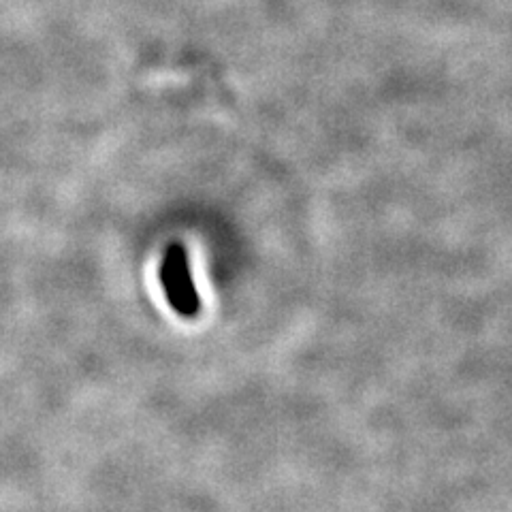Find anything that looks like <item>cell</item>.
Instances as JSON below:
<instances>
[{"mask_svg": "<svg viewBox=\"0 0 512 512\" xmlns=\"http://www.w3.org/2000/svg\"><path fill=\"white\" fill-rule=\"evenodd\" d=\"M160 282H163L165 295L175 312L186 318L199 314L201 301L195 282H192L188 254L180 244L167 248L163 265H160Z\"/></svg>", "mask_w": 512, "mask_h": 512, "instance_id": "6da1fadb", "label": "cell"}]
</instances>
